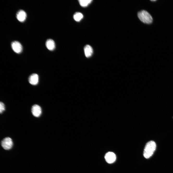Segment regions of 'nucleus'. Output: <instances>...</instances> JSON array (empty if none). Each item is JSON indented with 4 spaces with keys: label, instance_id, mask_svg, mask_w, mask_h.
Masks as SVG:
<instances>
[{
    "label": "nucleus",
    "instance_id": "obj_1",
    "mask_svg": "<svg viewBox=\"0 0 173 173\" xmlns=\"http://www.w3.org/2000/svg\"><path fill=\"white\" fill-rule=\"evenodd\" d=\"M156 145L155 142L151 141L146 144L143 151V155L144 157L148 159L150 157L155 150Z\"/></svg>",
    "mask_w": 173,
    "mask_h": 173
},
{
    "label": "nucleus",
    "instance_id": "obj_2",
    "mask_svg": "<svg viewBox=\"0 0 173 173\" xmlns=\"http://www.w3.org/2000/svg\"><path fill=\"white\" fill-rule=\"evenodd\" d=\"M137 16L140 20L143 23L147 24H151L153 22L152 18L150 14L145 10L139 12Z\"/></svg>",
    "mask_w": 173,
    "mask_h": 173
},
{
    "label": "nucleus",
    "instance_id": "obj_3",
    "mask_svg": "<svg viewBox=\"0 0 173 173\" xmlns=\"http://www.w3.org/2000/svg\"><path fill=\"white\" fill-rule=\"evenodd\" d=\"M1 144L2 148L6 150H9L11 149L13 145V142L12 139L9 137H7L3 139L1 142Z\"/></svg>",
    "mask_w": 173,
    "mask_h": 173
},
{
    "label": "nucleus",
    "instance_id": "obj_4",
    "mask_svg": "<svg viewBox=\"0 0 173 173\" xmlns=\"http://www.w3.org/2000/svg\"><path fill=\"white\" fill-rule=\"evenodd\" d=\"M105 158L107 163L111 164L115 161L116 159V156L114 153L109 152L106 154L105 156Z\"/></svg>",
    "mask_w": 173,
    "mask_h": 173
},
{
    "label": "nucleus",
    "instance_id": "obj_5",
    "mask_svg": "<svg viewBox=\"0 0 173 173\" xmlns=\"http://www.w3.org/2000/svg\"><path fill=\"white\" fill-rule=\"evenodd\" d=\"M11 47L13 51L16 53H19L22 51V46L21 43L18 41H15L12 42Z\"/></svg>",
    "mask_w": 173,
    "mask_h": 173
},
{
    "label": "nucleus",
    "instance_id": "obj_6",
    "mask_svg": "<svg viewBox=\"0 0 173 173\" xmlns=\"http://www.w3.org/2000/svg\"><path fill=\"white\" fill-rule=\"evenodd\" d=\"M31 111L33 115L36 117H39L42 113V109L41 107L36 104L32 106Z\"/></svg>",
    "mask_w": 173,
    "mask_h": 173
},
{
    "label": "nucleus",
    "instance_id": "obj_7",
    "mask_svg": "<svg viewBox=\"0 0 173 173\" xmlns=\"http://www.w3.org/2000/svg\"><path fill=\"white\" fill-rule=\"evenodd\" d=\"M27 15L25 12L22 10H19L17 12L16 17L17 19L20 22H23L25 20Z\"/></svg>",
    "mask_w": 173,
    "mask_h": 173
},
{
    "label": "nucleus",
    "instance_id": "obj_8",
    "mask_svg": "<svg viewBox=\"0 0 173 173\" xmlns=\"http://www.w3.org/2000/svg\"><path fill=\"white\" fill-rule=\"evenodd\" d=\"M39 77L38 75L36 74H31L29 78V81L31 85H35L38 83Z\"/></svg>",
    "mask_w": 173,
    "mask_h": 173
},
{
    "label": "nucleus",
    "instance_id": "obj_9",
    "mask_svg": "<svg viewBox=\"0 0 173 173\" xmlns=\"http://www.w3.org/2000/svg\"><path fill=\"white\" fill-rule=\"evenodd\" d=\"M85 55L87 57H89L92 55L93 53V50L92 47L90 45H87L84 48Z\"/></svg>",
    "mask_w": 173,
    "mask_h": 173
},
{
    "label": "nucleus",
    "instance_id": "obj_10",
    "mask_svg": "<svg viewBox=\"0 0 173 173\" xmlns=\"http://www.w3.org/2000/svg\"><path fill=\"white\" fill-rule=\"evenodd\" d=\"M46 45L47 48L50 50H54L55 48V42L52 39H48L46 43Z\"/></svg>",
    "mask_w": 173,
    "mask_h": 173
},
{
    "label": "nucleus",
    "instance_id": "obj_11",
    "mask_svg": "<svg viewBox=\"0 0 173 173\" xmlns=\"http://www.w3.org/2000/svg\"><path fill=\"white\" fill-rule=\"evenodd\" d=\"M83 17V15L80 12L75 13L73 16L74 19L77 21H79L82 19Z\"/></svg>",
    "mask_w": 173,
    "mask_h": 173
},
{
    "label": "nucleus",
    "instance_id": "obj_12",
    "mask_svg": "<svg viewBox=\"0 0 173 173\" xmlns=\"http://www.w3.org/2000/svg\"><path fill=\"white\" fill-rule=\"evenodd\" d=\"M78 1L80 5L83 7L86 6L92 1V0H80Z\"/></svg>",
    "mask_w": 173,
    "mask_h": 173
},
{
    "label": "nucleus",
    "instance_id": "obj_13",
    "mask_svg": "<svg viewBox=\"0 0 173 173\" xmlns=\"http://www.w3.org/2000/svg\"><path fill=\"white\" fill-rule=\"evenodd\" d=\"M5 110V105L2 102L0 103V113H2Z\"/></svg>",
    "mask_w": 173,
    "mask_h": 173
},
{
    "label": "nucleus",
    "instance_id": "obj_14",
    "mask_svg": "<svg viewBox=\"0 0 173 173\" xmlns=\"http://www.w3.org/2000/svg\"><path fill=\"white\" fill-rule=\"evenodd\" d=\"M151 1H156V0H151Z\"/></svg>",
    "mask_w": 173,
    "mask_h": 173
}]
</instances>
